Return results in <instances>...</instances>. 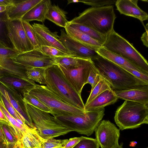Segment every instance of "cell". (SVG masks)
<instances>
[{
    "label": "cell",
    "mask_w": 148,
    "mask_h": 148,
    "mask_svg": "<svg viewBox=\"0 0 148 148\" xmlns=\"http://www.w3.org/2000/svg\"><path fill=\"white\" fill-rule=\"evenodd\" d=\"M91 60L100 76L109 83L113 90L134 89L148 85V83L100 56Z\"/></svg>",
    "instance_id": "cell-1"
},
{
    "label": "cell",
    "mask_w": 148,
    "mask_h": 148,
    "mask_svg": "<svg viewBox=\"0 0 148 148\" xmlns=\"http://www.w3.org/2000/svg\"><path fill=\"white\" fill-rule=\"evenodd\" d=\"M46 86L58 98L64 103L85 111L81 95L73 88L57 65L46 69Z\"/></svg>",
    "instance_id": "cell-2"
},
{
    "label": "cell",
    "mask_w": 148,
    "mask_h": 148,
    "mask_svg": "<svg viewBox=\"0 0 148 148\" xmlns=\"http://www.w3.org/2000/svg\"><path fill=\"white\" fill-rule=\"evenodd\" d=\"M116 18L114 6L112 5L89 8L69 22L82 25L107 36L114 29Z\"/></svg>",
    "instance_id": "cell-3"
},
{
    "label": "cell",
    "mask_w": 148,
    "mask_h": 148,
    "mask_svg": "<svg viewBox=\"0 0 148 148\" xmlns=\"http://www.w3.org/2000/svg\"><path fill=\"white\" fill-rule=\"evenodd\" d=\"M26 106L38 134L43 140L53 138L72 132L49 113L28 103H26Z\"/></svg>",
    "instance_id": "cell-4"
},
{
    "label": "cell",
    "mask_w": 148,
    "mask_h": 148,
    "mask_svg": "<svg viewBox=\"0 0 148 148\" xmlns=\"http://www.w3.org/2000/svg\"><path fill=\"white\" fill-rule=\"evenodd\" d=\"M114 120L119 129H134L148 124V105L125 100L116 112Z\"/></svg>",
    "instance_id": "cell-5"
},
{
    "label": "cell",
    "mask_w": 148,
    "mask_h": 148,
    "mask_svg": "<svg viewBox=\"0 0 148 148\" xmlns=\"http://www.w3.org/2000/svg\"><path fill=\"white\" fill-rule=\"evenodd\" d=\"M103 47L126 59L148 74V63L146 60L125 39L114 29L107 36Z\"/></svg>",
    "instance_id": "cell-6"
},
{
    "label": "cell",
    "mask_w": 148,
    "mask_h": 148,
    "mask_svg": "<svg viewBox=\"0 0 148 148\" xmlns=\"http://www.w3.org/2000/svg\"><path fill=\"white\" fill-rule=\"evenodd\" d=\"M105 108L85 111L83 113L55 117L72 131L89 136L92 134L104 115Z\"/></svg>",
    "instance_id": "cell-7"
},
{
    "label": "cell",
    "mask_w": 148,
    "mask_h": 148,
    "mask_svg": "<svg viewBox=\"0 0 148 148\" xmlns=\"http://www.w3.org/2000/svg\"><path fill=\"white\" fill-rule=\"evenodd\" d=\"M29 93L40 100L50 109L51 111L50 114L54 116L79 114L85 111L64 103L44 85L37 84Z\"/></svg>",
    "instance_id": "cell-8"
},
{
    "label": "cell",
    "mask_w": 148,
    "mask_h": 148,
    "mask_svg": "<svg viewBox=\"0 0 148 148\" xmlns=\"http://www.w3.org/2000/svg\"><path fill=\"white\" fill-rule=\"evenodd\" d=\"M5 22L8 36L15 50L22 53L34 49L27 36L21 20L9 19L5 14Z\"/></svg>",
    "instance_id": "cell-9"
},
{
    "label": "cell",
    "mask_w": 148,
    "mask_h": 148,
    "mask_svg": "<svg viewBox=\"0 0 148 148\" xmlns=\"http://www.w3.org/2000/svg\"><path fill=\"white\" fill-rule=\"evenodd\" d=\"M58 66L68 82L76 92L81 95L82 88L86 84L90 71L94 66L92 60L80 58L77 66L70 69H66Z\"/></svg>",
    "instance_id": "cell-10"
},
{
    "label": "cell",
    "mask_w": 148,
    "mask_h": 148,
    "mask_svg": "<svg viewBox=\"0 0 148 148\" xmlns=\"http://www.w3.org/2000/svg\"><path fill=\"white\" fill-rule=\"evenodd\" d=\"M12 59L15 62L28 67L47 68L57 65L55 57L45 54L39 49L19 53Z\"/></svg>",
    "instance_id": "cell-11"
},
{
    "label": "cell",
    "mask_w": 148,
    "mask_h": 148,
    "mask_svg": "<svg viewBox=\"0 0 148 148\" xmlns=\"http://www.w3.org/2000/svg\"><path fill=\"white\" fill-rule=\"evenodd\" d=\"M95 131L96 139L101 148H112L119 145L120 129L109 121H101Z\"/></svg>",
    "instance_id": "cell-12"
},
{
    "label": "cell",
    "mask_w": 148,
    "mask_h": 148,
    "mask_svg": "<svg viewBox=\"0 0 148 148\" xmlns=\"http://www.w3.org/2000/svg\"><path fill=\"white\" fill-rule=\"evenodd\" d=\"M59 38L68 52L75 57L92 60L100 56L96 50L70 37L64 29H61Z\"/></svg>",
    "instance_id": "cell-13"
},
{
    "label": "cell",
    "mask_w": 148,
    "mask_h": 148,
    "mask_svg": "<svg viewBox=\"0 0 148 148\" xmlns=\"http://www.w3.org/2000/svg\"><path fill=\"white\" fill-rule=\"evenodd\" d=\"M0 92L6 98L17 112L24 119L30 128L35 126L28 112L23 97L14 89L0 82Z\"/></svg>",
    "instance_id": "cell-14"
},
{
    "label": "cell",
    "mask_w": 148,
    "mask_h": 148,
    "mask_svg": "<svg viewBox=\"0 0 148 148\" xmlns=\"http://www.w3.org/2000/svg\"><path fill=\"white\" fill-rule=\"evenodd\" d=\"M32 26L37 35L41 46L52 47L64 53H69L59 40L57 32H51L43 24L34 23Z\"/></svg>",
    "instance_id": "cell-15"
},
{
    "label": "cell",
    "mask_w": 148,
    "mask_h": 148,
    "mask_svg": "<svg viewBox=\"0 0 148 148\" xmlns=\"http://www.w3.org/2000/svg\"><path fill=\"white\" fill-rule=\"evenodd\" d=\"M138 0H117L115 3L117 10L121 14L133 17L142 23L148 20L147 13L138 5Z\"/></svg>",
    "instance_id": "cell-16"
},
{
    "label": "cell",
    "mask_w": 148,
    "mask_h": 148,
    "mask_svg": "<svg viewBox=\"0 0 148 148\" xmlns=\"http://www.w3.org/2000/svg\"><path fill=\"white\" fill-rule=\"evenodd\" d=\"M0 82L12 88L23 96L29 93L37 85L34 81L11 75L0 77Z\"/></svg>",
    "instance_id": "cell-17"
},
{
    "label": "cell",
    "mask_w": 148,
    "mask_h": 148,
    "mask_svg": "<svg viewBox=\"0 0 148 148\" xmlns=\"http://www.w3.org/2000/svg\"><path fill=\"white\" fill-rule=\"evenodd\" d=\"M42 0H26L16 1L7 7L5 11L7 18L10 20L20 19L32 8Z\"/></svg>",
    "instance_id": "cell-18"
},
{
    "label": "cell",
    "mask_w": 148,
    "mask_h": 148,
    "mask_svg": "<svg viewBox=\"0 0 148 148\" xmlns=\"http://www.w3.org/2000/svg\"><path fill=\"white\" fill-rule=\"evenodd\" d=\"M118 99L148 105V85L122 90H114Z\"/></svg>",
    "instance_id": "cell-19"
},
{
    "label": "cell",
    "mask_w": 148,
    "mask_h": 148,
    "mask_svg": "<svg viewBox=\"0 0 148 148\" xmlns=\"http://www.w3.org/2000/svg\"><path fill=\"white\" fill-rule=\"evenodd\" d=\"M118 99L114 90L112 89L106 90L85 106V111L104 108L106 106L113 104Z\"/></svg>",
    "instance_id": "cell-20"
},
{
    "label": "cell",
    "mask_w": 148,
    "mask_h": 148,
    "mask_svg": "<svg viewBox=\"0 0 148 148\" xmlns=\"http://www.w3.org/2000/svg\"><path fill=\"white\" fill-rule=\"evenodd\" d=\"M51 3L50 0H42L26 13L22 18L21 21L28 22L36 21L44 23L46 20V15L49 7Z\"/></svg>",
    "instance_id": "cell-21"
},
{
    "label": "cell",
    "mask_w": 148,
    "mask_h": 148,
    "mask_svg": "<svg viewBox=\"0 0 148 148\" xmlns=\"http://www.w3.org/2000/svg\"><path fill=\"white\" fill-rule=\"evenodd\" d=\"M101 56L121 66L129 68L143 73L148 75L141 69L122 57L112 53L101 47L97 50Z\"/></svg>",
    "instance_id": "cell-22"
},
{
    "label": "cell",
    "mask_w": 148,
    "mask_h": 148,
    "mask_svg": "<svg viewBox=\"0 0 148 148\" xmlns=\"http://www.w3.org/2000/svg\"><path fill=\"white\" fill-rule=\"evenodd\" d=\"M67 34L72 38L96 50L103 44L88 35L67 25L64 28Z\"/></svg>",
    "instance_id": "cell-23"
},
{
    "label": "cell",
    "mask_w": 148,
    "mask_h": 148,
    "mask_svg": "<svg viewBox=\"0 0 148 148\" xmlns=\"http://www.w3.org/2000/svg\"><path fill=\"white\" fill-rule=\"evenodd\" d=\"M44 140L39 135L35 127H30L23 134L17 144L23 148H41Z\"/></svg>",
    "instance_id": "cell-24"
},
{
    "label": "cell",
    "mask_w": 148,
    "mask_h": 148,
    "mask_svg": "<svg viewBox=\"0 0 148 148\" xmlns=\"http://www.w3.org/2000/svg\"><path fill=\"white\" fill-rule=\"evenodd\" d=\"M67 13L61 9L58 5H50L45 19L53 22L57 25L65 28L69 21L67 19L66 14Z\"/></svg>",
    "instance_id": "cell-25"
},
{
    "label": "cell",
    "mask_w": 148,
    "mask_h": 148,
    "mask_svg": "<svg viewBox=\"0 0 148 148\" xmlns=\"http://www.w3.org/2000/svg\"><path fill=\"white\" fill-rule=\"evenodd\" d=\"M67 25L77 29L88 35L94 39L102 43L103 45L106 40L107 36L101 34L82 25L76 23H70L69 21Z\"/></svg>",
    "instance_id": "cell-26"
},
{
    "label": "cell",
    "mask_w": 148,
    "mask_h": 148,
    "mask_svg": "<svg viewBox=\"0 0 148 148\" xmlns=\"http://www.w3.org/2000/svg\"><path fill=\"white\" fill-rule=\"evenodd\" d=\"M47 68L43 67L27 68L26 73L28 78L40 84H45V71Z\"/></svg>",
    "instance_id": "cell-27"
},
{
    "label": "cell",
    "mask_w": 148,
    "mask_h": 148,
    "mask_svg": "<svg viewBox=\"0 0 148 148\" xmlns=\"http://www.w3.org/2000/svg\"><path fill=\"white\" fill-rule=\"evenodd\" d=\"M0 108L6 116L10 123L15 128L18 137V140L30 128L28 125H23L18 123L16 120L7 111L0 99Z\"/></svg>",
    "instance_id": "cell-28"
},
{
    "label": "cell",
    "mask_w": 148,
    "mask_h": 148,
    "mask_svg": "<svg viewBox=\"0 0 148 148\" xmlns=\"http://www.w3.org/2000/svg\"><path fill=\"white\" fill-rule=\"evenodd\" d=\"M55 58L57 65L66 69L76 68L78 65L80 58L73 56Z\"/></svg>",
    "instance_id": "cell-29"
},
{
    "label": "cell",
    "mask_w": 148,
    "mask_h": 148,
    "mask_svg": "<svg viewBox=\"0 0 148 148\" xmlns=\"http://www.w3.org/2000/svg\"><path fill=\"white\" fill-rule=\"evenodd\" d=\"M112 89L109 83L103 78L101 76L98 83L91 90L85 106L89 103L95 97L107 90Z\"/></svg>",
    "instance_id": "cell-30"
},
{
    "label": "cell",
    "mask_w": 148,
    "mask_h": 148,
    "mask_svg": "<svg viewBox=\"0 0 148 148\" xmlns=\"http://www.w3.org/2000/svg\"><path fill=\"white\" fill-rule=\"evenodd\" d=\"M5 12L0 13V42L7 48L13 49L8 36V31L5 22Z\"/></svg>",
    "instance_id": "cell-31"
},
{
    "label": "cell",
    "mask_w": 148,
    "mask_h": 148,
    "mask_svg": "<svg viewBox=\"0 0 148 148\" xmlns=\"http://www.w3.org/2000/svg\"><path fill=\"white\" fill-rule=\"evenodd\" d=\"M27 36L34 49H39L41 47L37 35L33 27L29 22L22 21Z\"/></svg>",
    "instance_id": "cell-32"
},
{
    "label": "cell",
    "mask_w": 148,
    "mask_h": 148,
    "mask_svg": "<svg viewBox=\"0 0 148 148\" xmlns=\"http://www.w3.org/2000/svg\"><path fill=\"white\" fill-rule=\"evenodd\" d=\"M23 97L26 103L30 104L41 110L51 113V111L50 109L40 100L29 93L25 94Z\"/></svg>",
    "instance_id": "cell-33"
},
{
    "label": "cell",
    "mask_w": 148,
    "mask_h": 148,
    "mask_svg": "<svg viewBox=\"0 0 148 148\" xmlns=\"http://www.w3.org/2000/svg\"><path fill=\"white\" fill-rule=\"evenodd\" d=\"M39 49L45 54L50 57H57L73 56L52 47L42 46Z\"/></svg>",
    "instance_id": "cell-34"
},
{
    "label": "cell",
    "mask_w": 148,
    "mask_h": 148,
    "mask_svg": "<svg viewBox=\"0 0 148 148\" xmlns=\"http://www.w3.org/2000/svg\"><path fill=\"white\" fill-rule=\"evenodd\" d=\"M81 139L73 148H99L96 138L82 136Z\"/></svg>",
    "instance_id": "cell-35"
},
{
    "label": "cell",
    "mask_w": 148,
    "mask_h": 148,
    "mask_svg": "<svg viewBox=\"0 0 148 148\" xmlns=\"http://www.w3.org/2000/svg\"><path fill=\"white\" fill-rule=\"evenodd\" d=\"M0 99L8 112L16 120L19 119L26 123L24 119L14 108L9 102L0 92Z\"/></svg>",
    "instance_id": "cell-36"
},
{
    "label": "cell",
    "mask_w": 148,
    "mask_h": 148,
    "mask_svg": "<svg viewBox=\"0 0 148 148\" xmlns=\"http://www.w3.org/2000/svg\"><path fill=\"white\" fill-rule=\"evenodd\" d=\"M68 139L57 140L53 138L44 140L41 148H55L63 147Z\"/></svg>",
    "instance_id": "cell-37"
},
{
    "label": "cell",
    "mask_w": 148,
    "mask_h": 148,
    "mask_svg": "<svg viewBox=\"0 0 148 148\" xmlns=\"http://www.w3.org/2000/svg\"><path fill=\"white\" fill-rule=\"evenodd\" d=\"M116 1L115 0H79V2L91 5L92 7H100L112 5L115 3Z\"/></svg>",
    "instance_id": "cell-38"
},
{
    "label": "cell",
    "mask_w": 148,
    "mask_h": 148,
    "mask_svg": "<svg viewBox=\"0 0 148 148\" xmlns=\"http://www.w3.org/2000/svg\"><path fill=\"white\" fill-rule=\"evenodd\" d=\"M100 77L97 70L94 65L90 71L86 82V84H89L91 85V90L98 83L100 79Z\"/></svg>",
    "instance_id": "cell-39"
},
{
    "label": "cell",
    "mask_w": 148,
    "mask_h": 148,
    "mask_svg": "<svg viewBox=\"0 0 148 148\" xmlns=\"http://www.w3.org/2000/svg\"><path fill=\"white\" fill-rule=\"evenodd\" d=\"M19 53L13 48H0V58H13Z\"/></svg>",
    "instance_id": "cell-40"
},
{
    "label": "cell",
    "mask_w": 148,
    "mask_h": 148,
    "mask_svg": "<svg viewBox=\"0 0 148 148\" xmlns=\"http://www.w3.org/2000/svg\"><path fill=\"white\" fill-rule=\"evenodd\" d=\"M120 66L135 77L142 80L145 82L148 83V75L143 73L137 71L129 68L123 66Z\"/></svg>",
    "instance_id": "cell-41"
},
{
    "label": "cell",
    "mask_w": 148,
    "mask_h": 148,
    "mask_svg": "<svg viewBox=\"0 0 148 148\" xmlns=\"http://www.w3.org/2000/svg\"><path fill=\"white\" fill-rule=\"evenodd\" d=\"M79 137H74L69 138L65 144L63 148H73L77 144L81 139Z\"/></svg>",
    "instance_id": "cell-42"
},
{
    "label": "cell",
    "mask_w": 148,
    "mask_h": 148,
    "mask_svg": "<svg viewBox=\"0 0 148 148\" xmlns=\"http://www.w3.org/2000/svg\"><path fill=\"white\" fill-rule=\"evenodd\" d=\"M146 31L142 34L141 37V40L143 44L147 47H148V29H145Z\"/></svg>",
    "instance_id": "cell-43"
},
{
    "label": "cell",
    "mask_w": 148,
    "mask_h": 148,
    "mask_svg": "<svg viewBox=\"0 0 148 148\" xmlns=\"http://www.w3.org/2000/svg\"><path fill=\"white\" fill-rule=\"evenodd\" d=\"M16 1L14 0H0V5L8 7L11 5Z\"/></svg>",
    "instance_id": "cell-44"
},
{
    "label": "cell",
    "mask_w": 148,
    "mask_h": 148,
    "mask_svg": "<svg viewBox=\"0 0 148 148\" xmlns=\"http://www.w3.org/2000/svg\"><path fill=\"white\" fill-rule=\"evenodd\" d=\"M0 139L5 145L8 144L2 129L0 125Z\"/></svg>",
    "instance_id": "cell-45"
},
{
    "label": "cell",
    "mask_w": 148,
    "mask_h": 148,
    "mask_svg": "<svg viewBox=\"0 0 148 148\" xmlns=\"http://www.w3.org/2000/svg\"><path fill=\"white\" fill-rule=\"evenodd\" d=\"M0 120L10 123L3 112L0 108Z\"/></svg>",
    "instance_id": "cell-46"
},
{
    "label": "cell",
    "mask_w": 148,
    "mask_h": 148,
    "mask_svg": "<svg viewBox=\"0 0 148 148\" xmlns=\"http://www.w3.org/2000/svg\"><path fill=\"white\" fill-rule=\"evenodd\" d=\"M7 7L5 6L0 5V13L5 11L7 10Z\"/></svg>",
    "instance_id": "cell-47"
},
{
    "label": "cell",
    "mask_w": 148,
    "mask_h": 148,
    "mask_svg": "<svg viewBox=\"0 0 148 148\" xmlns=\"http://www.w3.org/2000/svg\"><path fill=\"white\" fill-rule=\"evenodd\" d=\"M79 2V0H67V5L72 3H76Z\"/></svg>",
    "instance_id": "cell-48"
},
{
    "label": "cell",
    "mask_w": 148,
    "mask_h": 148,
    "mask_svg": "<svg viewBox=\"0 0 148 148\" xmlns=\"http://www.w3.org/2000/svg\"><path fill=\"white\" fill-rule=\"evenodd\" d=\"M137 143L136 141H132L130 143V146L132 147H134L136 145Z\"/></svg>",
    "instance_id": "cell-49"
},
{
    "label": "cell",
    "mask_w": 148,
    "mask_h": 148,
    "mask_svg": "<svg viewBox=\"0 0 148 148\" xmlns=\"http://www.w3.org/2000/svg\"><path fill=\"white\" fill-rule=\"evenodd\" d=\"M123 143H122L120 145L112 148H123Z\"/></svg>",
    "instance_id": "cell-50"
},
{
    "label": "cell",
    "mask_w": 148,
    "mask_h": 148,
    "mask_svg": "<svg viewBox=\"0 0 148 148\" xmlns=\"http://www.w3.org/2000/svg\"><path fill=\"white\" fill-rule=\"evenodd\" d=\"M15 146L7 144L5 145V148H14Z\"/></svg>",
    "instance_id": "cell-51"
},
{
    "label": "cell",
    "mask_w": 148,
    "mask_h": 148,
    "mask_svg": "<svg viewBox=\"0 0 148 148\" xmlns=\"http://www.w3.org/2000/svg\"><path fill=\"white\" fill-rule=\"evenodd\" d=\"M0 48H7L3 44L0 42Z\"/></svg>",
    "instance_id": "cell-52"
},
{
    "label": "cell",
    "mask_w": 148,
    "mask_h": 148,
    "mask_svg": "<svg viewBox=\"0 0 148 148\" xmlns=\"http://www.w3.org/2000/svg\"><path fill=\"white\" fill-rule=\"evenodd\" d=\"M16 145H17L18 148H23L22 147L18 144H17Z\"/></svg>",
    "instance_id": "cell-53"
},
{
    "label": "cell",
    "mask_w": 148,
    "mask_h": 148,
    "mask_svg": "<svg viewBox=\"0 0 148 148\" xmlns=\"http://www.w3.org/2000/svg\"><path fill=\"white\" fill-rule=\"evenodd\" d=\"M14 148H18V147L16 145L15 146V147H14Z\"/></svg>",
    "instance_id": "cell-54"
},
{
    "label": "cell",
    "mask_w": 148,
    "mask_h": 148,
    "mask_svg": "<svg viewBox=\"0 0 148 148\" xmlns=\"http://www.w3.org/2000/svg\"><path fill=\"white\" fill-rule=\"evenodd\" d=\"M63 148V147H57V148Z\"/></svg>",
    "instance_id": "cell-55"
},
{
    "label": "cell",
    "mask_w": 148,
    "mask_h": 148,
    "mask_svg": "<svg viewBox=\"0 0 148 148\" xmlns=\"http://www.w3.org/2000/svg\"><path fill=\"white\" fill-rule=\"evenodd\" d=\"M147 148H148V147Z\"/></svg>",
    "instance_id": "cell-56"
}]
</instances>
